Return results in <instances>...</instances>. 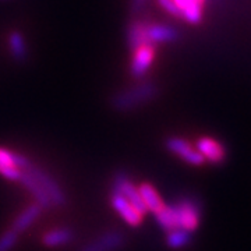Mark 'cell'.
<instances>
[{
	"instance_id": "obj_1",
	"label": "cell",
	"mask_w": 251,
	"mask_h": 251,
	"mask_svg": "<svg viewBox=\"0 0 251 251\" xmlns=\"http://www.w3.org/2000/svg\"><path fill=\"white\" fill-rule=\"evenodd\" d=\"M158 94H159L158 85L152 81H145L115 94L110 103L117 112H130L140 108L144 103L151 102L158 97Z\"/></svg>"
},
{
	"instance_id": "obj_2",
	"label": "cell",
	"mask_w": 251,
	"mask_h": 251,
	"mask_svg": "<svg viewBox=\"0 0 251 251\" xmlns=\"http://www.w3.org/2000/svg\"><path fill=\"white\" fill-rule=\"evenodd\" d=\"M14 163H16V166H17L20 171L28 173L31 177H34L41 184V187L45 190L46 194L50 198L52 205L63 206L66 204L64 191H63L62 187L57 184V181L49 173H46L42 168L36 166L35 163H32L23 153L14 152Z\"/></svg>"
},
{
	"instance_id": "obj_3",
	"label": "cell",
	"mask_w": 251,
	"mask_h": 251,
	"mask_svg": "<svg viewBox=\"0 0 251 251\" xmlns=\"http://www.w3.org/2000/svg\"><path fill=\"white\" fill-rule=\"evenodd\" d=\"M173 205L177 212L180 229H184L190 233L193 230H196L200 225V219H201V209H200L197 201H194L191 198H183Z\"/></svg>"
},
{
	"instance_id": "obj_4",
	"label": "cell",
	"mask_w": 251,
	"mask_h": 251,
	"mask_svg": "<svg viewBox=\"0 0 251 251\" xmlns=\"http://www.w3.org/2000/svg\"><path fill=\"white\" fill-rule=\"evenodd\" d=\"M113 191L122 194L141 215L148 212L145 205H144L143 200H141L138 187H135L134 183L128 179L127 175L123 173V172H119L116 176H115V180H113Z\"/></svg>"
},
{
	"instance_id": "obj_5",
	"label": "cell",
	"mask_w": 251,
	"mask_h": 251,
	"mask_svg": "<svg viewBox=\"0 0 251 251\" xmlns=\"http://www.w3.org/2000/svg\"><path fill=\"white\" fill-rule=\"evenodd\" d=\"M166 148L173 152L175 155H177L179 158H181L184 162H187L190 165H194V166H201L204 165L205 161L204 158L201 156V153L198 152L197 150L194 147H191L190 144L180 138V137H169L166 140Z\"/></svg>"
},
{
	"instance_id": "obj_6",
	"label": "cell",
	"mask_w": 251,
	"mask_h": 251,
	"mask_svg": "<svg viewBox=\"0 0 251 251\" xmlns=\"http://www.w3.org/2000/svg\"><path fill=\"white\" fill-rule=\"evenodd\" d=\"M133 59L130 63V74L135 80L143 78L148 73L155 57V45H144L133 52Z\"/></svg>"
},
{
	"instance_id": "obj_7",
	"label": "cell",
	"mask_w": 251,
	"mask_h": 251,
	"mask_svg": "<svg viewBox=\"0 0 251 251\" xmlns=\"http://www.w3.org/2000/svg\"><path fill=\"white\" fill-rule=\"evenodd\" d=\"M196 150L201 153L204 161L212 165H221L226 159V150L224 145L211 137H201L196 144Z\"/></svg>"
},
{
	"instance_id": "obj_8",
	"label": "cell",
	"mask_w": 251,
	"mask_h": 251,
	"mask_svg": "<svg viewBox=\"0 0 251 251\" xmlns=\"http://www.w3.org/2000/svg\"><path fill=\"white\" fill-rule=\"evenodd\" d=\"M125 244V236L119 230H108L95 240L84 246L80 251H117Z\"/></svg>"
},
{
	"instance_id": "obj_9",
	"label": "cell",
	"mask_w": 251,
	"mask_h": 251,
	"mask_svg": "<svg viewBox=\"0 0 251 251\" xmlns=\"http://www.w3.org/2000/svg\"><path fill=\"white\" fill-rule=\"evenodd\" d=\"M112 205L116 209V212H119V215L125 219L127 225L137 227L143 222L144 215H141L122 194H119L116 191H112Z\"/></svg>"
},
{
	"instance_id": "obj_10",
	"label": "cell",
	"mask_w": 251,
	"mask_h": 251,
	"mask_svg": "<svg viewBox=\"0 0 251 251\" xmlns=\"http://www.w3.org/2000/svg\"><path fill=\"white\" fill-rule=\"evenodd\" d=\"M147 39L151 45L156 44H169L177 39V31L166 24H147L145 25Z\"/></svg>"
},
{
	"instance_id": "obj_11",
	"label": "cell",
	"mask_w": 251,
	"mask_h": 251,
	"mask_svg": "<svg viewBox=\"0 0 251 251\" xmlns=\"http://www.w3.org/2000/svg\"><path fill=\"white\" fill-rule=\"evenodd\" d=\"M18 181H20V183L32 194V197H34V200L36 201V204L41 206L42 209H46V208L53 206L52 205V202H50V198L46 194L45 190L41 187V184H39L34 177H31L28 173L21 172V176H20Z\"/></svg>"
},
{
	"instance_id": "obj_12",
	"label": "cell",
	"mask_w": 251,
	"mask_h": 251,
	"mask_svg": "<svg viewBox=\"0 0 251 251\" xmlns=\"http://www.w3.org/2000/svg\"><path fill=\"white\" fill-rule=\"evenodd\" d=\"M181 18L190 24H198L202 20L204 0H175Z\"/></svg>"
},
{
	"instance_id": "obj_13",
	"label": "cell",
	"mask_w": 251,
	"mask_h": 251,
	"mask_svg": "<svg viewBox=\"0 0 251 251\" xmlns=\"http://www.w3.org/2000/svg\"><path fill=\"white\" fill-rule=\"evenodd\" d=\"M145 25L147 23L140 21V20H134L128 24L127 28V45L128 48L134 52L135 49L141 48L144 45H151L147 39V34H145Z\"/></svg>"
},
{
	"instance_id": "obj_14",
	"label": "cell",
	"mask_w": 251,
	"mask_h": 251,
	"mask_svg": "<svg viewBox=\"0 0 251 251\" xmlns=\"http://www.w3.org/2000/svg\"><path fill=\"white\" fill-rule=\"evenodd\" d=\"M138 191H140V196H141V200H143L147 211H151L153 214H156L166 205L161 198V196L158 194V191L150 183H143L138 187Z\"/></svg>"
},
{
	"instance_id": "obj_15",
	"label": "cell",
	"mask_w": 251,
	"mask_h": 251,
	"mask_svg": "<svg viewBox=\"0 0 251 251\" xmlns=\"http://www.w3.org/2000/svg\"><path fill=\"white\" fill-rule=\"evenodd\" d=\"M0 175L13 181H17L21 176V171L14 163V152L1 147H0Z\"/></svg>"
},
{
	"instance_id": "obj_16",
	"label": "cell",
	"mask_w": 251,
	"mask_h": 251,
	"mask_svg": "<svg viewBox=\"0 0 251 251\" xmlns=\"http://www.w3.org/2000/svg\"><path fill=\"white\" fill-rule=\"evenodd\" d=\"M41 212H42V208L38 205L36 202L35 204H32V205L27 206V208L16 218V221H14L11 229H14L17 233H21V232L27 230L28 227L41 216Z\"/></svg>"
},
{
	"instance_id": "obj_17",
	"label": "cell",
	"mask_w": 251,
	"mask_h": 251,
	"mask_svg": "<svg viewBox=\"0 0 251 251\" xmlns=\"http://www.w3.org/2000/svg\"><path fill=\"white\" fill-rule=\"evenodd\" d=\"M73 239H74V232L72 229L60 227V229H54L44 234L42 243L46 247H60V246H66L72 243Z\"/></svg>"
},
{
	"instance_id": "obj_18",
	"label": "cell",
	"mask_w": 251,
	"mask_h": 251,
	"mask_svg": "<svg viewBox=\"0 0 251 251\" xmlns=\"http://www.w3.org/2000/svg\"><path fill=\"white\" fill-rule=\"evenodd\" d=\"M156 222L159 224L162 229L171 232L175 229H180L179 226V218H177V212L175 205H165L159 212L153 214Z\"/></svg>"
},
{
	"instance_id": "obj_19",
	"label": "cell",
	"mask_w": 251,
	"mask_h": 251,
	"mask_svg": "<svg viewBox=\"0 0 251 251\" xmlns=\"http://www.w3.org/2000/svg\"><path fill=\"white\" fill-rule=\"evenodd\" d=\"M9 49L10 54L13 56V59L16 62H24L28 57V49L25 39L21 32L18 31H13L9 35Z\"/></svg>"
},
{
	"instance_id": "obj_20",
	"label": "cell",
	"mask_w": 251,
	"mask_h": 251,
	"mask_svg": "<svg viewBox=\"0 0 251 251\" xmlns=\"http://www.w3.org/2000/svg\"><path fill=\"white\" fill-rule=\"evenodd\" d=\"M191 242V234L184 229H175L168 233L166 237V244L171 249H183L188 243Z\"/></svg>"
},
{
	"instance_id": "obj_21",
	"label": "cell",
	"mask_w": 251,
	"mask_h": 251,
	"mask_svg": "<svg viewBox=\"0 0 251 251\" xmlns=\"http://www.w3.org/2000/svg\"><path fill=\"white\" fill-rule=\"evenodd\" d=\"M18 236L14 229H9L7 232L0 236V251H10L18 242Z\"/></svg>"
},
{
	"instance_id": "obj_22",
	"label": "cell",
	"mask_w": 251,
	"mask_h": 251,
	"mask_svg": "<svg viewBox=\"0 0 251 251\" xmlns=\"http://www.w3.org/2000/svg\"><path fill=\"white\" fill-rule=\"evenodd\" d=\"M158 4H159L162 9L165 10L168 14H171V16H173V17L176 18H181L180 11L179 9H177V6H176V3H175V0H158Z\"/></svg>"
},
{
	"instance_id": "obj_23",
	"label": "cell",
	"mask_w": 251,
	"mask_h": 251,
	"mask_svg": "<svg viewBox=\"0 0 251 251\" xmlns=\"http://www.w3.org/2000/svg\"><path fill=\"white\" fill-rule=\"evenodd\" d=\"M147 1L148 0H131V3H130V11H131V14L140 13L144 9V6L147 4Z\"/></svg>"
}]
</instances>
